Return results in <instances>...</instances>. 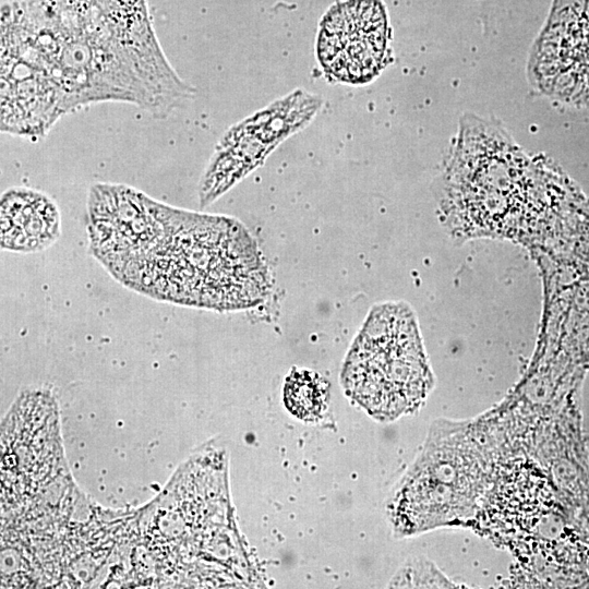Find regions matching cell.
Listing matches in <instances>:
<instances>
[{"label": "cell", "mask_w": 589, "mask_h": 589, "mask_svg": "<svg viewBox=\"0 0 589 589\" xmlns=\"http://www.w3.org/2000/svg\"><path fill=\"white\" fill-rule=\"evenodd\" d=\"M92 255L120 284L175 304L236 311L271 288L259 247L238 219L158 202L120 183H96L87 197Z\"/></svg>", "instance_id": "1"}, {"label": "cell", "mask_w": 589, "mask_h": 589, "mask_svg": "<svg viewBox=\"0 0 589 589\" xmlns=\"http://www.w3.org/2000/svg\"><path fill=\"white\" fill-rule=\"evenodd\" d=\"M340 383L353 404L382 422L421 406L433 378L408 306L386 303L370 311L345 357Z\"/></svg>", "instance_id": "2"}, {"label": "cell", "mask_w": 589, "mask_h": 589, "mask_svg": "<svg viewBox=\"0 0 589 589\" xmlns=\"http://www.w3.org/2000/svg\"><path fill=\"white\" fill-rule=\"evenodd\" d=\"M60 117L56 89L39 58L1 41V131L38 140Z\"/></svg>", "instance_id": "3"}, {"label": "cell", "mask_w": 589, "mask_h": 589, "mask_svg": "<svg viewBox=\"0 0 589 589\" xmlns=\"http://www.w3.org/2000/svg\"><path fill=\"white\" fill-rule=\"evenodd\" d=\"M61 235V215L56 202L41 191L15 187L0 200L1 248L34 253L50 248Z\"/></svg>", "instance_id": "4"}, {"label": "cell", "mask_w": 589, "mask_h": 589, "mask_svg": "<svg viewBox=\"0 0 589 589\" xmlns=\"http://www.w3.org/2000/svg\"><path fill=\"white\" fill-rule=\"evenodd\" d=\"M321 106L322 99L317 95L300 88L275 100L240 123L274 151L287 137L308 125Z\"/></svg>", "instance_id": "5"}, {"label": "cell", "mask_w": 589, "mask_h": 589, "mask_svg": "<svg viewBox=\"0 0 589 589\" xmlns=\"http://www.w3.org/2000/svg\"><path fill=\"white\" fill-rule=\"evenodd\" d=\"M327 399V384L313 371L292 370L285 380L284 404L297 419L305 422L320 420Z\"/></svg>", "instance_id": "6"}]
</instances>
